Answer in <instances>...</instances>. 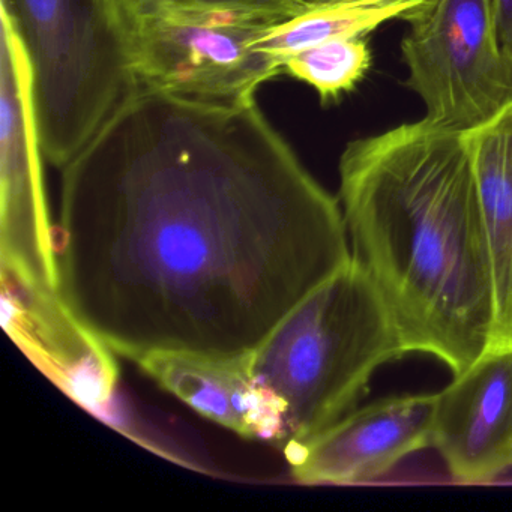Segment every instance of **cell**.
I'll return each instance as SVG.
<instances>
[{"label":"cell","mask_w":512,"mask_h":512,"mask_svg":"<svg viewBox=\"0 0 512 512\" xmlns=\"http://www.w3.org/2000/svg\"><path fill=\"white\" fill-rule=\"evenodd\" d=\"M32 97L31 67L13 26L0 38V275L26 289L58 290Z\"/></svg>","instance_id":"7"},{"label":"cell","mask_w":512,"mask_h":512,"mask_svg":"<svg viewBox=\"0 0 512 512\" xmlns=\"http://www.w3.org/2000/svg\"><path fill=\"white\" fill-rule=\"evenodd\" d=\"M436 394L386 397L283 449L302 485H362L431 446Z\"/></svg>","instance_id":"8"},{"label":"cell","mask_w":512,"mask_h":512,"mask_svg":"<svg viewBox=\"0 0 512 512\" xmlns=\"http://www.w3.org/2000/svg\"><path fill=\"white\" fill-rule=\"evenodd\" d=\"M250 355L154 352L134 362L203 418L283 451L286 437L280 410L254 380Z\"/></svg>","instance_id":"11"},{"label":"cell","mask_w":512,"mask_h":512,"mask_svg":"<svg viewBox=\"0 0 512 512\" xmlns=\"http://www.w3.org/2000/svg\"><path fill=\"white\" fill-rule=\"evenodd\" d=\"M293 13L245 8L160 7L124 11L137 88L242 103L283 74L257 40Z\"/></svg>","instance_id":"5"},{"label":"cell","mask_w":512,"mask_h":512,"mask_svg":"<svg viewBox=\"0 0 512 512\" xmlns=\"http://www.w3.org/2000/svg\"><path fill=\"white\" fill-rule=\"evenodd\" d=\"M338 202L407 353L458 374L490 346L494 289L466 134L425 119L353 140Z\"/></svg>","instance_id":"2"},{"label":"cell","mask_w":512,"mask_h":512,"mask_svg":"<svg viewBox=\"0 0 512 512\" xmlns=\"http://www.w3.org/2000/svg\"><path fill=\"white\" fill-rule=\"evenodd\" d=\"M31 67L43 157L67 167L137 89L116 0H2Z\"/></svg>","instance_id":"4"},{"label":"cell","mask_w":512,"mask_h":512,"mask_svg":"<svg viewBox=\"0 0 512 512\" xmlns=\"http://www.w3.org/2000/svg\"><path fill=\"white\" fill-rule=\"evenodd\" d=\"M404 355L385 302L352 257L272 329L250 367L280 410L286 448L349 415L373 374Z\"/></svg>","instance_id":"3"},{"label":"cell","mask_w":512,"mask_h":512,"mask_svg":"<svg viewBox=\"0 0 512 512\" xmlns=\"http://www.w3.org/2000/svg\"><path fill=\"white\" fill-rule=\"evenodd\" d=\"M56 257L68 310L136 361L254 352L352 250L256 100L137 88L62 169Z\"/></svg>","instance_id":"1"},{"label":"cell","mask_w":512,"mask_h":512,"mask_svg":"<svg viewBox=\"0 0 512 512\" xmlns=\"http://www.w3.org/2000/svg\"><path fill=\"white\" fill-rule=\"evenodd\" d=\"M334 2H344V0H298L301 8L316 7V5L334 4Z\"/></svg>","instance_id":"17"},{"label":"cell","mask_w":512,"mask_h":512,"mask_svg":"<svg viewBox=\"0 0 512 512\" xmlns=\"http://www.w3.org/2000/svg\"><path fill=\"white\" fill-rule=\"evenodd\" d=\"M116 2H118V4L121 5L122 8H124V5H122V0H116Z\"/></svg>","instance_id":"18"},{"label":"cell","mask_w":512,"mask_h":512,"mask_svg":"<svg viewBox=\"0 0 512 512\" xmlns=\"http://www.w3.org/2000/svg\"><path fill=\"white\" fill-rule=\"evenodd\" d=\"M431 446L458 484L512 469V347L485 350L436 394Z\"/></svg>","instance_id":"9"},{"label":"cell","mask_w":512,"mask_h":512,"mask_svg":"<svg viewBox=\"0 0 512 512\" xmlns=\"http://www.w3.org/2000/svg\"><path fill=\"white\" fill-rule=\"evenodd\" d=\"M464 134L493 274L494 323L488 349H506L512 347V104Z\"/></svg>","instance_id":"12"},{"label":"cell","mask_w":512,"mask_h":512,"mask_svg":"<svg viewBox=\"0 0 512 512\" xmlns=\"http://www.w3.org/2000/svg\"><path fill=\"white\" fill-rule=\"evenodd\" d=\"M407 23L406 86L428 124L469 133L512 104V58L500 46L494 0H433Z\"/></svg>","instance_id":"6"},{"label":"cell","mask_w":512,"mask_h":512,"mask_svg":"<svg viewBox=\"0 0 512 512\" xmlns=\"http://www.w3.org/2000/svg\"><path fill=\"white\" fill-rule=\"evenodd\" d=\"M433 0H344L305 7L272 26L256 43L266 55L284 61L302 50L340 38L367 37L392 20H410Z\"/></svg>","instance_id":"13"},{"label":"cell","mask_w":512,"mask_h":512,"mask_svg":"<svg viewBox=\"0 0 512 512\" xmlns=\"http://www.w3.org/2000/svg\"><path fill=\"white\" fill-rule=\"evenodd\" d=\"M494 8L500 46L512 58V0H494Z\"/></svg>","instance_id":"16"},{"label":"cell","mask_w":512,"mask_h":512,"mask_svg":"<svg viewBox=\"0 0 512 512\" xmlns=\"http://www.w3.org/2000/svg\"><path fill=\"white\" fill-rule=\"evenodd\" d=\"M124 11L151 10L160 7L245 8V10L295 13L301 10L298 0H122Z\"/></svg>","instance_id":"15"},{"label":"cell","mask_w":512,"mask_h":512,"mask_svg":"<svg viewBox=\"0 0 512 512\" xmlns=\"http://www.w3.org/2000/svg\"><path fill=\"white\" fill-rule=\"evenodd\" d=\"M371 67V50L365 37L340 38L302 50L284 61L283 71L310 85L322 104L349 94Z\"/></svg>","instance_id":"14"},{"label":"cell","mask_w":512,"mask_h":512,"mask_svg":"<svg viewBox=\"0 0 512 512\" xmlns=\"http://www.w3.org/2000/svg\"><path fill=\"white\" fill-rule=\"evenodd\" d=\"M2 323L17 346L74 401L97 409L119 380L115 353L89 332L59 292L2 284Z\"/></svg>","instance_id":"10"}]
</instances>
